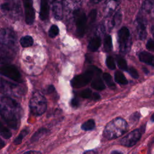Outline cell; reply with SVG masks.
Returning <instances> with one entry per match:
<instances>
[{
  "instance_id": "7",
  "label": "cell",
  "mask_w": 154,
  "mask_h": 154,
  "mask_svg": "<svg viewBox=\"0 0 154 154\" xmlns=\"http://www.w3.org/2000/svg\"><path fill=\"white\" fill-rule=\"evenodd\" d=\"M1 73L4 76L16 82H22L21 75L14 66L7 65L2 66L1 69Z\"/></svg>"
},
{
  "instance_id": "28",
  "label": "cell",
  "mask_w": 154,
  "mask_h": 154,
  "mask_svg": "<svg viewBox=\"0 0 154 154\" xmlns=\"http://www.w3.org/2000/svg\"><path fill=\"white\" fill-rule=\"evenodd\" d=\"M128 72L134 79H138L139 78V75H138L137 70L133 67H131L128 68Z\"/></svg>"
},
{
  "instance_id": "26",
  "label": "cell",
  "mask_w": 154,
  "mask_h": 154,
  "mask_svg": "<svg viewBox=\"0 0 154 154\" xmlns=\"http://www.w3.org/2000/svg\"><path fill=\"white\" fill-rule=\"evenodd\" d=\"M106 64L110 70H114L116 69V64L113 58L109 56L106 59Z\"/></svg>"
},
{
  "instance_id": "35",
  "label": "cell",
  "mask_w": 154,
  "mask_h": 154,
  "mask_svg": "<svg viewBox=\"0 0 154 154\" xmlns=\"http://www.w3.org/2000/svg\"><path fill=\"white\" fill-rule=\"evenodd\" d=\"M55 91V88L54 87L53 85H49L47 89V93H52V92H54Z\"/></svg>"
},
{
  "instance_id": "6",
  "label": "cell",
  "mask_w": 154,
  "mask_h": 154,
  "mask_svg": "<svg viewBox=\"0 0 154 154\" xmlns=\"http://www.w3.org/2000/svg\"><path fill=\"white\" fill-rule=\"evenodd\" d=\"M143 131H144V130H142V127L134 129L121 139L120 141V144L122 146L128 147L134 146L141 138Z\"/></svg>"
},
{
  "instance_id": "36",
  "label": "cell",
  "mask_w": 154,
  "mask_h": 154,
  "mask_svg": "<svg viewBox=\"0 0 154 154\" xmlns=\"http://www.w3.org/2000/svg\"><path fill=\"white\" fill-rule=\"evenodd\" d=\"M84 154H97V152L95 151V150H88V151H86Z\"/></svg>"
},
{
  "instance_id": "39",
  "label": "cell",
  "mask_w": 154,
  "mask_h": 154,
  "mask_svg": "<svg viewBox=\"0 0 154 154\" xmlns=\"http://www.w3.org/2000/svg\"><path fill=\"white\" fill-rule=\"evenodd\" d=\"M143 70H144V71L145 72V73L147 74L149 72H148V70H147V69H146V68H143Z\"/></svg>"
},
{
  "instance_id": "15",
  "label": "cell",
  "mask_w": 154,
  "mask_h": 154,
  "mask_svg": "<svg viewBox=\"0 0 154 154\" xmlns=\"http://www.w3.org/2000/svg\"><path fill=\"white\" fill-rule=\"evenodd\" d=\"M91 86L93 88L99 91L103 90L105 88V85L103 82L99 77H96L92 81Z\"/></svg>"
},
{
  "instance_id": "23",
  "label": "cell",
  "mask_w": 154,
  "mask_h": 154,
  "mask_svg": "<svg viewBox=\"0 0 154 154\" xmlns=\"http://www.w3.org/2000/svg\"><path fill=\"white\" fill-rule=\"evenodd\" d=\"M103 78L104 79V81H105L106 84H107V85L111 88H115V84L112 81V77L111 76V75L108 73H104L103 74Z\"/></svg>"
},
{
  "instance_id": "20",
  "label": "cell",
  "mask_w": 154,
  "mask_h": 154,
  "mask_svg": "<svg viewBox=\"0 0 154 154\" xmlns=\"http://www.w3.org/2000/svg\"><path fill=\"white\" fill-rule=\"evenodd\" d=\"M103 49L105 52H109L112 49V38L110 35H105L103 41Z\"/></svg>"
},
{
  "instance_id": "24",
  "label": "cell",
  "mask_w": 154,
  "mask_h": 154,
  "mask_svg": "<svg viewBox=\"0 0 154 154\" xmlns=\"http://www.w3.org/2000/svg\"><path fill=\"white\" fill-rule=\"evenodd\" d=\"M1 135L5 139H8L11 137V132L7 128L1 125Z\"/></svg>"
},
{
  "instance_id": "5",
  "label": "cell",
  "mask_w": 154,
  "mask_h": 154,
  "mask_svg": "<svg viewBox=\"0 0 154 154\" xmlns=\"http://www.w3.org/2000/svg\"><path fill=\"white\" fill-rule=\"evenodd\" d=\"M130 32L126 26H123L118 32V42L121 52L125 53L130 48Z\"/></svg>"
},
{
  "instance_id": "30",
  "label": "cell",
  "mask_w": 154,
  "mask_h": 154,
  "mask_svg": "<svg viewBox=\"0 0 154 154\" xmlns=\"http://www.w3.org/2000/svg\"><path fill=\"white\" fill-rule=\"evenodd\" d=\"M96 16H97V11L96 10H92L90 14H89V19H90V22L93 23L96 20Z\"/></svg>"
},
{
  "instance_id": "3",
  "label": "cell",
  "mask_w": 154,
  "mask_h": 154,
  "mask_svg": "<svg viewBox=\"0 0 154 154\" xmlns=\"http://www.w3.org/2000/svg\"><path fill=\"white\" fill-rule=\"evenodd\" d=\"M29 107L32 114L36 116H40L46 110V99L40 92H34L30 99Z\"/></svg>"
},
{
  "instance_id": "19",
  "label": "cell",
  "mask_w": 154,
  "mask_h": 154,
  "mask_svg": "<svg viewBox=\"0 0 154 154\" xmlns=\"http://www.w3.org/2000/svg\"><path fill=\"white\" fill-rule=\"evenodd\" d=\"M29 129L27 128H24L19 133V135L14 139V141H13V143L15 144V145H18V144H20L22 141V140L23 138L26 136V135H28V134L29 133Z\"/></svg>"
},
{
  "instance_id": "40",
  "label": "cell",
  "mask_w": 154,
  "mask_h": 154,
  "mask_svg": "<svg viewBox=\"0 0 154 154\" xmlns=\"http://www.w3.org/2000/svg\"><path fill=\"white\" fill-rule=\"evenodd\" d=\"M153 35H154V34H153Z\"/></svg>"
},
{
  "instance_id": "29",
  "label": "cell",
  "mask_w": 154,
  "mask_h": 154,
  "mask_svg": "<svg viewBox=\"0 0 154 154\" xmlns=\"http://www.w3.org/2000/svg\"><path fill=\"white\" fill-rule=\"evenodd\" d=\"M146 48L147 50L154 52V40L149 39L146 44Z\"/></svg>"
},
{
  "instance_id": "4",
  "label": "cell",
  "mask_w": 154,
  "mask_h": 154,
  "mask_svg": "<svg viewBox=\"0 0 154 154\" xmlns=\"http://www.w3.org/2000/svg\"><path fill=\"white\" fill-rule=\"evenodd\" d=\"M101 70L96 67H90L84 73L75 76L71 81V85L75 88L85 86L92 79L94 73L99 75Z\"/></svg>"
},
{
  "instance_id": "14",
  "label": "cell",
  "mask_w": 154,
  "mask_h": 154,
  "mask_svg": "<svg viewBox=\"0 0 154 154\" xmlns=\"http://www.w3.org/2000/svg\"><path fill=\"white\" fill-rule=\"evenodd\" d=\"M101 44V40L99 37H93L89 42L88 45V49L91 52L96 51L100 47Z\"/></svg>"
},
{
  "instance_id": "21",
  "label": "cell",
  "mask_w": 154,
  "mask_h": 154,
  "mask_svg": "<svg viewBox=\"0 0 154 154\" xmlns=\"http://www.w3.org/2000/svg\"><path fill=\"white\" fill-rule=\"evenodd\" d=\"M95 122L93 119H89L81 125V129L84 131H91L95 128Z\"/></svg>"
},
{
  "instance_id": "38",
  "label": "cell",
  "mask_w": 154,
  "mask_h": 154,
  "mask_svg": "<svg viewBox=\"0 0 154 154\" xmlns=\"http://www.w3.org/2000/svg\"><path fill=\"white\" fill-rule=\"evenodd\" d=\"M150 120L152 122H154V113H153L152 114V116H150Z\"/></svg>"
},
{
  "instance_id": "16",
  "label": "cell",
  "mask_w": 154,
  "mask_h": 154,
  "mask_svg": "<svg viewBox=\"0 0 154 154\" xmlns=\"http://www.w3.org/2000/svg\"><path fill=\"white\" fill-rule=\"evenodd\" d=\"M48 130L46 128H40L38 129L31 137V141L32 143L37 141L41 137H42L45 134H48Z\"/></svg>"
},
{
  "instance_id": "31",
  "label": "cell",
  "mask_w": 154,
  "mask_h": 154,
  "mask_svg": "<svg viewBox=\"0 0 154 154\" xmlns=\"http://www.w3.org/2000/svg\"><path fill=\"white\" fill-rule=\"evenodd\" d=\"M140 117V114L138 112H135L133 113L129 117V120L131 122H135L137 121Z\"/></svg>"
},
{
  "instance_id": "27",
  "label": "cell",
  "mask_w": 154,
  "mask_h": 154,
  "mask_svg": "<svg viewBox=\"0 0 154 154\" xmlns=\"http://www.w3.org/2000/svg\"><path fill=\"white\" fill-rule=\"evenodd\" d=\"M92 96H93L92 91L89 88H87V89L82 90L80 93V96L84 99L91 98V97H92Z\"/></svg>"
},
{
  "instance_id": "9",
  "label": "cell",
  "mask_w": 154,
  "mask_h": 154,
  "mask_svg": "<svg viewBox=\"0 0 154 154\" xmlns=\"http://www.w3.org/2000/svg\"><path fill=\"white\" fill-rule=\"evenodd\" d=\"M25 8V19L28 25H32L35 19V11L33 8L32 0H23Z\"/></svg>"
},
{
  "instance_id": "2",
  "label": "cell",
  "mask_w": 154,
  "mask_h": 154,
  "mask_svg": "<svg viewBox=\"0 0 154 154\" xmlns=\"http://www.w3.org/2000/svg\"><path fill=\"white\" fill-rule=\"evenodd\" d=\"M128 128V125L126 121L121 117H117L106 124L103 135L108 140L115 139L123 135L127 131Z\"/></svg>"
},
{
  "instance_id": "10",
  "label": "cell",
  "mask_w": 154,
  "mask_h": 154,
  "mask_svg": "<svg viewBox=\"0 0 154 154\" xmlns=\"http://www.w3.org/2000/svg\"><path fill=\"white\" fill-rule=\"evenodd\" d=\"M136 23L139 38L141 40H144L147 34L146 30V21L142 16H138L136 19Z\"/></svg>"
},
{
  "instance_id": "32",
  "label": "cell",
  "mask_w": 154,
  "mask_h": 154,
  "mask_svg": "<svg viewBox=\"0 0 154 154\" xmlns=\"http://www.w3.org/2000/svg\"><path fill=\"white\" fill-rule=\"evenodd\" d=\"M71 104H72V106L73 107H78L79 106V100H78L77 98L76 97H74L72 99V101H71Z\"/></svg>"
},
{
  "instance_id": "18",
  "label": "cell",
  "mask_w": 154,
  "mask_h": 154,
  "mask_svg": "<svg viewBox=\"0 0 154 154\" xmlns=\"http://www.w3.org/2000/svg\"><path fill=\"white\" fill-rule=\"evenodd\" d=\"M34 40L30 35H25L22 37L20 40V43L23 48L30 47L33 45Z\"/></svg>"
},
{
  "instance_id": "22",
  "label": "cell",
  "mask_w": 154,
  "mask_h": 154,
  "mask_svg": "<svg viewBox=\"0 0 154 154\" xmlns=\"http://www.w3.org/2000/svg\"><path fill=\"white\" fill-rule=\"evenodd\" d=\"M116 60H117V63L119 69H120L122 70L128 71V67L126 61L123 57L120 56H117L116 58Z\"/></svg>"
},
{
  "instance_id": "13",
  "label": "cell",
  "mask_w": 154,
  "mask_h": 154,
  "mask_svg": "<svg viewBox=\"0 0 154 154\" xmlns=\"http://www.w3.org/2000/svg\"><path fill=\"white\" fill-rule=\"evenodd\" d=\"M143 12L150 14L154 12V0H144L141 5Z\"/></svg>"
},
{
  "instance_id": "37",
  "label": "cell",
  "mask_w": 154,
  "mask_h": 154,
  "mask_svg": "<svg viewBox=\"0 0 154 154\" xmlns=\"http://www.w3.org/2000/svg\"><path fill=\"white\" fill-rule=\"evenodd\" d=\"M111 154H123V153L121 152L118 150H112L111 152Z\"/></svg>"
},
{
  "instance_id": "34",
  "label": "cell",
  "mask_w": 154,
  "mask_h": 154,
  "mask_svg": "<svg viewBox=\"0 0 154 154\" xmlns=\"http://www.w3.org/2000/svg\"><path fill=\"white\" fill-rule=\"evenodd\" d=\"M23 154H42L40 152L38 151H34V150H29L23 153Z\"/></svg>"
},
{
  "instance_id": "25",
  "label": "cell",
  "mask_w": 154,
  "mask_h": 154,
  "mask_svg": "<svg viewBox=\"0 0 154 154\" xmlns=\"http://www.w3.org/2000/svg\"><path fill=\"white\" fill-rule=\"evenodd\" d=\"M58 33H59V28L56 25H52L48 31L49 36L51 38L55 37L58 34Z\"/></svg>"
},
{
  "instance_id": "12",
  "label": "cell",
  "mask_w": 154,
  "mask_h": 154,
  "mask_svg": "<svg viewBox=\"0 0 154 154\" xmlns=\"http://www.w3.org/2000/svg\"><path fill=\"white\" fill-rule=\"evenodd\" d=\"M40 2V18L42 20H45L49 16L48 0H41Z\"/></svg>"
},
{
  "instance_id": "17",
  "label": "cell",
  "mask_w": 154,
  "mask_h": 154,
  "mask_svg": "<svg viewBox=\"0 0 154 154\" xmlns=\"http://www.w3.org/2000/svg\"><path fill=\"white\" fill-rule=\"evenodd\" d=\"M114 79L116 82L120 85H126L128 83V80L120 71H116L114 73Z\"/></svg>"
},
{
  "instance_id": "33",
  "label": "cell",
  "mask_w": 154,
  "mask_h": 154,
  "mask_svg": "<svg viewBox=\"0 0 154 154\" xmlns=\"http://www.w3.org/2000/svg\"><path fill=\"white\" fill-rule=\"evenodd\" d=\"M100 99V96L99 93H94L93 94V96H92V99L94 100H98Z\"/></svg>"
},
{
  "instance_id": "11",
  "label": "cell",
  "mask_w": 154,
  "mask_h": 154,
  "mask_svg": "<svg viewBox=\"0 0 154 154\" xmlns=\"http://www.w3.org/2000/svg\"><path fill=\"white\" fill-rule=\"evenodd\" d=\"M140 61L154 67V56L147 52H141L138 55Z\"/></svg>"
},
{
  "instance_id": "8",
  "label": "cell",
  "mask_w": 154,
  "mask_h": 154,
  "mask_svg": "<svg viewBox=\"0 0 154 154\" xmlns=\"http://www.w3.org/2000/svg\"><path fill=\"white\" fill-rule=\"evenodd\" d=\"M75 17L76 19V33L78 37H83L86 28L87 17L84 13L76 10L74 12Z\"/></svg>"
},
{
  "instance_id": "1",
  "label": "cell",
  "mask_w": 154,
  "mask_h": 154,
  "mask_svg": "<svg viewBox=\"0 0 154 154\" xmlns=\"http://www.w3.org/2000/svg\"><path fill=\"white\" fill-rule=\"evenodd\" d=\"M1 115L10 128L16 129L20 124L22 110L20 104L14 99L3 96L1 99Z\"/></svg>"
}]
</instances>
